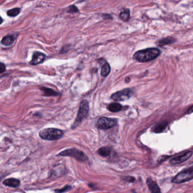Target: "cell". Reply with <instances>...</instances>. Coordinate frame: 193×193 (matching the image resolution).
Here are the masks:
<instances>
[{
  "label": "cell",
  "instance_id": "obj_1",
  "mask_svg": "<svg viewBox=\"0 0 193 193\" xmlns=\"http://www.w3.org/2000/svg\"><path fill=\"white\" fill-rule=\"evenodd\" d=\"M160 51L156 48H149L137 51L133 55V58L140 62H146L154 60L160 56Z\"/></svg>",
  "mask_w": 193,
  "mask_h": 193
},
{
  "label": "cell",
  "instance_id": "obj_2",
  "mask_svg": "<svg viewBox=\"0 0 193 193\" xmlns=\"http://www.w3.org/2000/svg\"><path fill=\"white\" fill-rule=\"evenodd\" d=\"M62 130L56 128H47L39 132V136L41 139L47 140H56L63 136Z\"/></svg>",
  "mask_w": 193,
  "mask_h": 193
},
{
  "label": "cell",
  "instance_id": "obj_3",
  "mask_svg": "<svg viewBox=\"0 0 193 193\" xmlns=\"http://www.w3.org/2000/svg\"><path fill=\"white\" fill-rule=\"evenodd\" d=\"M89 112V104L88 101L87 100H83L79 106V111L77 114L76 119L75 120L74 122L73 123L71 126V129H75L77 127L79 126V125L81 124L83 120L85 119L88 115Z\"/></svg>",
  "mask_w": 193,
  "mask_h": 193
},
{
  "label": "cell",
  "instance_id": "obj_4",
  "mask_svg": "<svg viewBox=\"0 0 193 193\" xmlns=\"http://www.w3.org/2000/svg\"><path fill=\"white\" fill-rule=\"evenodd\" d=\"M58 155L62 156H70L76 159V160L80 162H87L89 160L87 156L84 152L74 148L65 149L61 152Z\"/></svg>",
  "mask_w": 193,
  "mask_h": 193
},
{
  "label": "cell",
  "instance_id": "obj_5",
  "mask_svg": "<svg viewBox=\"0 0 193 193\" xmlns=\"http://www.w3.org/2000/svg\"><path fill=\"white\" fill-rule=\"evenodd\" d=\"M192 179H193V167H191L178 173L173 178L172 182L175 184H181Z\"/></svg>",
  "mask_w": 193,
  "mask_h": 193
},
{
  "label": "cell",
  "instance_id": "obj_6",
  "mask_svg": "<svg viewBox=\"0 0 193 193\" xmlns=\"http://www.w3.org/2000/svg\"><path fill=\"white\" fill-rule=\"evenodd\" d=\"M117 124V120L108 117H102L99 119L96 126L101 130H108L112 128Z\"/></svg>",
  "mask_w": 193,
  "mask_h": 193
},
{
  "label": "cell",
  "instance_id": "obj_7",
  "mask_svg": "<svg viewBox=\"0 0 193 193\" xmlns=\"http://www.w3.org/2000/svg\"><path fill=\"white\" fill-rule=\"evenodd\" d=\"M133 95V91L131 90L126 89L113 94L111 96V98L114 101H125L130 98Z\"/></svg>",
  "mask_w": 193,
  "mask_h": 193
},
{
  "label": "cell",
  "instance_id": "obj_8",
  "mask_svg": "<svg viewBox=\"0 0 193 193\" xmlns=\"http://www.w3.org/2000/svg\"><path fill=\"white\" fill-rule=\"evenodd\" d=\"M193 154V152L191 151H188L184 154L180 155L176 158L172 159L170 161V163L172 165L180 164L182 163L187 160L189 159L190 158L191 155Z\"/></svg>",
  "mask_w": 193,
  "mask_h": 193
},
{
  "label": "cell",
  "instance_id": "obj_9",
  "mask_svg": "<svg viewBox=\"0 0 193 193\" xmlns=\"http://www.w3.org/2000/svg\"><path fill=\"white\" fill-rule=\"evenodd\" d=\"M45 59V55L43 53L39 52H36L32 56V60L30 63L32 65H39L40 63H43Z\"/></svg>",
  "mask_w": 193,
  "mask_h": 193
},
{
  "label": "cell",
  "instance_id": "obj_10",
  "mask_svg": "<svg viewBox=\"0 0 193 193\" xmlns=\"http://www.w3.org/2000/svg\"><path fill=\"white\" fill-rule=\"evenodd\" d=\"M99 62L101 65V76L103 77L108 76L111 71V67L108 62L105 59H99Z\"/></svg>",
  "mask_w": 193,
  "mask_h": 193
},
{
  "label": "cell",
  "instance_id": "obj_11",
  "mask_svg": "<svg viewBox=\"0 0 193 193\" xmlns=\"http://www.w3.org/2000/svg\"><path fill=\"white\" fill-rule=\"evenodd\" d=\"M3 184L7 186L16 188V187L19 186L20 181L19 180L16 179V178H7V180H5L3 181Z\"/></svg>",
  "mask_w": 193,
  "mask_h": 193
},
{
  "label": "cell",
  "instance_id": "obj_12",
  "mask_svg": "<svg viewBox=\"0 0 193 193\" xmlns=\"http://www.w3.org/2000/svg\"><path fill=\"white\" fill-rule=\"evenodd\" d=\"M147 184L149 190L153 193H160L161 191L158 185L155 183L151 179L148 178L147 180Z\"/></svg>",
  "mask_w": 193,
  "mask_h": 193
},
{
  "label": "cell",
  "instance_id": "obj_13",
  "mask_svg": "<svg viewBox=\"0 0 193 193\" xmlns=\"http://www.w3.org/2000/svg\"><path fill=\"white\" fill-rule=\"evenodd\" d=\"M113 152V149L109 147H101L100 149H99L98 151V153L99 155L105 158L110 156Z\"/></svg>",
  "mask_w": 193,
  "mask_h": 193
},
{
  "label": "cell",
  "instance_id": "obj_14",
  "mask_svg": "<svg viewBox=\"0 0 193 193\" xmlns=\"http://www.w3.org/2000/svg\"><path fill=\"white\" fill-rule=\"evenodd\" d=\"M16 37L15 35H7L3 37L1 40V44L5 46H10L13 44L15 41Z\"/></svg>",
  "mask_w": 193,
  "mask_h": 193
},
{
  "label": "cell",
  "instance_id": "obj_15",
  "mask_svg": "<svg viewBox=\"0 0 193 193\" xmlns=\"http://www.w3.org/2000/svg\"><path fill=\"white\" fill-rule=\"evenodd\" d=\"M176 40L175 39L173 38H172V37H168L167 38L159 40L156 43V44L159 45V46H160V47H163V46H165V45L173 44L176 41Z\"/></svg>",
  "mask_w": 193,
  "mask_h": 193
},
{
  "label": "cell",
  "instance_id": "obj_16",
  "mask_svg": "<svg viewBox=\"0 0 193 193\" xmlns=\"http://www.w3.org/2000/svg\"><path fill=\"white\" fill-rule=\"evenodd\" d=\"M122 105L118 103H114L110 104L107 107L108 110L112 112H119L122 109Z\"/></svg>",
  "mask_w": 193,
  "mask_h": 193
},
{
  "label": "cell",
  "instance_id": "obj_17",
  "mask_svg": "<svg viewBox=\"0 0 193 193\" xmlns=\"http://www.w3.org/2000/svg\"><path fill=\"white\" fill-rule=\"evenodd\" d=\"M40 90L43 91L45 96H57V95H58V93L56 92L53 90L49 89L47 87H41Z\"/></svg>",
  "mask_w": 193,
  "mask_h": 193
},
{
  "label": "cell",
  "instance_id": "obj_18",
  "mask_svg": "<svg viewBox=\"0 0 193 193\" xmlns=\"http://www.w3.org/2000/svg\"><path fill=\"white\" fill-rule=\"evenodd\" d=\"M130 10L129 9L124 10L120 14L121 19L125 22L128 21L130 19Z\"/></svg>",
  "mask_w": 193,
  "mask_h": 193
},
{
  "label": "cell",
  "instance_id": "obj_19",
  "mask_svg": "<svg viewBox=\"0 0 193 193\" xmlns=\"http://www.w3.org/2000/svg\"><path fill=\"white\" fill-rule=\"evenodd\" d=\"M20 11H21L20 8L16 7V8H14L13 9L9 10L7 12V16H11V17H14V16H16L19 14Z\"/></svg>",
  "mask_w": 193,
  "mask_h": 193
},
{
  "label": "cell",
  "instance_id": "obj_20",
  "mask_svg": "<svg viewBox=\"0 0 193 193\" xmlns=\"http://www.w3.org/2000/svg\"><path fill=\"white\" fill-rule=\"evenodd\" d=\"M167 124L166 122H163L162 124L157 125L154 129V131L156 133H160L162 132L163 130L165 129V128L167 126Z\"/></svg>",
  "mask_w": 193,
  "mask_h": 193
},
{
  "label": "cell",
  "instance_id": "obj_21",
  "mask_svg": "<svg viewBox=\"0 0 193 193\" xmlns=\"http://www.w3.org/2000/svg\"><path fill=\"white\" fill-rule=\"evenodd\" d=\"M72 189V187L70 185H67L66 186L64 187L62 189H58V190H56L54 191L55 192H57V193H63V192H67V191H69L70 190H71Z\"/></svg>",
  "mask_w": 193,
  "mask_h": 193
},
{
  "label": "cell",
  "instance_id": "obj_22",
  "mask_svg": "<svg viewBox=\"0 0 193 193\" xmlns=\"http://www.w3.org/2000/svg\"><path fill=\"white\" fill-rule=\"evenodd\" d=\"M67 12L70 13H77V12H78V9L76 6L71 5L69 7V10H68Z\"/></svg>",
  "mask_w": 193,
  "mask_h": 193
},
{
  "label": "cell",
  "instance_id": "obj_23",
  "mask_svg": "<svg viewBox=\"0 0 193 193\" xmlns=\"http://www.w3.org/2000/svg\"><path fill=\"white\" fill-rule=\"evenodd\" d=\"M122 179L125 181H126L128 182H132L133 181H134L135 180V178L133 177H130V176H127V177H122Z\"/></svg>",
  "mask_w": 193,
  "mask_h": 193
},
{
  "label": "cell",
  "instance_id": "obj_24",
  "mask_svg": "<svg viewBox=\"0 0 193 193\" xmlns=\"http://www.w3.org/2000/svg\"><path fill=\"white\" fill-rule=\"evenodd\" d=\"M6 70V67L5 65L3 63H1L0 64V73H2L5 71Z\"/></svg>",
  "mask_w": 193,
  "mask_h": 193
},
{
  "label": "cell",
  "instance_id": "obj_25",
  "mask_svg": "<svg viewBox=\"0 0 193 193\" xmlns=\"http://www.w3.org/2000/svg\"><path fill=\"white\" fill-rule=\"evenodd\" d=\"M193 112V106H192L191 107H190V109L187 111V113H191V112Z\"/></svg>",
  "mask_w": 193,
  "mask_h": 193
},
{
  "label": "cell",
  "instance_id": "obj_26",
  "mask_svg": "<svg viewBox=\"0 0 193 193\" xmlns=\"http://www.w3.org/2000/svg\"><path fill=\"white\" fill-rule=\"evenodd\" d=\"M125 82L126 83L129 82H130V78L129 77H127L126 79H125Z\"/></svg>",
  "mask_w": 193,
  "mask_h": 193
},
{
  "label": "cell",
  "instance_id": "obj_27",
  "mask_svg": "<svg viewBox=\"0 0 193 193\" xmlns=\"http://www.w3.org/2000/svg\"><path fill=\"white\" fill-rule=\"evenodd\" d=\"M82 1H84V0H82Z\"/></svg>",
  "mask_w": 193,
  "mask_h": 193
}]
</instances>
